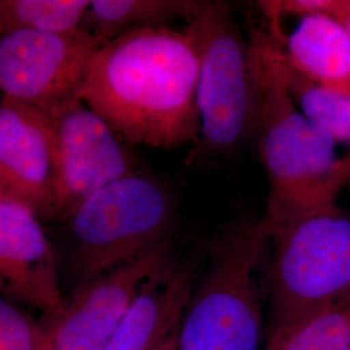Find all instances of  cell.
Returning a JSON list of instances; mask_svg holds the SVG:
<instances>
[{"label": "cell", "instance_id": "3957f363", "mask_svg": "<svg viewBox=\"0 0 350 350\" xmlns=\"http://www.w3.org/2000/svg\"><path fill=\"white\" fill-rule=\"evenodd\" d=\"M270 232L244 217L211 240L178 327L179 350H262L269 308Z\"/></svg>", "mask_w": 350, "mask_h": 350}, {"label": "cell", "instance_id": "5bb4252c", "mask_svg": "<svg viewBox=\"0 0 350 350\" xmlns=\"http://www.w3.org/2000/svg\"><path fill=\"white\" fill-rule=\"evenodd\" d=\"M258 30L276 75L297 109L336 144H350L349 96L322 88L301 75L288 62L283 39L270 30Z\"/></svg>", "mask_w": 350, "mask_h": 350}, {"label": "cell", "instance_id": "44dd1931", "mask_svg": "<svg viewBox=\"0 0 350 350\" xmlns=\"http://www.w3.org/2000/svg\"><path fill=\"white\" fill-rule=\"evenodd\" d=\"M344 159H345L347 165H348V186H350V153L347 157H344Z\"/></svg>", "mask_w": 350, "mask_h": 350}, {"label": "cell", "instance_id": "9c48e42d", "mask_svg": "<svg viewBox=\"0 0 350 350\" xmlns=\"http://www.w3.org/2000/svg\"><path fill=\"white\" fill-rule=\"evenodd\" d=\"M50 117L56 147L52 222L59 224L88 196L139 170L129 144L81 99Z\"/></svg>", "mask_w": 350, "mask_h": 350}, {"label": "cell", "instance_id": "30bf717a", "mask_svg": "<svg viewBox=\"0 0 350 350\" xmlns=\"http://www.w3.org/2000/svg\"><path fill=\"white\" fill-rule=\"evenodd\" d=\"M56 147L50 116L0 100V195L20 201L43 224L53 221Z\"/></svg>", "mask_w": 350, "mask_h": 350}, {"label": "cell", "instance_id": "8992f818", "mask_svg": "<svg viewBox=\"0 0 350 350\" xmlns=\"http://www.w3.org/2000/svg\"><path fill=\"white\" fill-rule=\"evenodd\" d=\"M185 30L193 39L199 57L200 133L189 161L230 157L254 137L250 44L227 1L200 0Z\"/></svg>", "mask_w": 350, "mask_h": 350}, {"label": "cell", "instance_id": "ba28073f", "mask_svg": "<svg viewBox=\"0 0 350 350\" xmlns=\"http://www.w3.org/2000/svg\"><path fill=\"white\" fill-rule=\"evenodd\" d=\"M174 237L75 288L40 327L52 350H104L139 292L173 262Z\"/></svg>", "mask_w": 350, "mask_h": 350}, {"label": "cell", "instance_id": "2e32d148", "mask_svg": "<svg viewBox=\"0 0 350 350\" xmlns=\"http://www.w3.org/2000/svg\"><path fill=\"white\" fill-rule=\"evenodd\" d=\"M90 5L91 0H0V34L78 30Z\"/></svg>", "mask_w": 350, "mask_h": 350}, {"label": "cell", "instance_id": "7c38bea8", "mask_svg": "<svg viewBox=\"0 0 350 350\" xmlns=\"http://www.w3.org/2000/svg\"><path fill=\"white\" fill-rule=\"evenodd\" d=\"M199 265L179 254L139 292L104 350H156L178 331Z\"/></svg>", "mask_w": 350, "mask_h": 350}, {"label": "cell", "instance_id": "7402d4cb", "mask_svg": "<svg viewBox=\"0 0 350 350\" xmlns=\"http://www.w3.org/2000/svg\"><path fill=\"white\" fill-rule=\"evenodd\" d=\"M36 350H52L51 349L50 347H49V344L46 342V341H43L39 347H38L37 349Z\"/></svg>", "mask_w": 350, "mask_h": 350}, {"label": "cell", "instance_id": "8fae6325", "mask_svg": "<svg viewBox=\"0 0 350 350\" xmlns=\"http://www.w3.org/2000/svg\"><path fill=\"white\" fill-rule=\"evenodd\" d=\"M0 295L43 314L64 300L59 256L36 213L0 195Z\"/></svg>", "mask_w": 350, "mask_h": 350}, {"label": "cell", "instance_id": "4fadbf2b", "mask_svg": "<svg viewBox=\"0 0 350 350\" xmlns=\"http://www.w3.org/2000/svg\"><path fill=\"white\" fill-rule=\"evenodd\" d=\"M282 44L301 75L350 98V33L336 20L319 13L300 17Z\"/></svg>", "mask_w": 350, "mask_h": 350}, {"label": "cell", "instance_id": "9a60e30c", "mask_svg": "<svg viewBox=\"0 0 350 350\" xmlns=\"http://www.w3.org/2000/svg\"><path fill=\"white\" fill-rule=\"evenodd\" d=\"M199 5L200 0H92L81 29L103 47L135 30L186 24Z\"/></svg>", "mask_w": 350, "mask_h": 350}, {"label": "cell", "instance_id": "6da1fadb", "mask_svg": "<svg viewBox=\"0 0 350 350\" xmlns=\"http://www.w3.org/2000/svg\"><path fill=\"white\" fill-rule=\"evenodd\" d=\"M199 57L183 29L127 33L96 52L81 100L127 144L175 150L196 144Z\"/></svg>", "mask_w": 350, "mask_h": 350}, {"label": "cell", "instance_id": "e0dca14e", "mask_svg": "<svg viewBox=\"0 0 350 350\" xmlns=\"http://www.w3.org/2000/svg\"><path fill=\"white\" fill-rule=\"evenodd\" d=\"M280 350H350V297L308 321Z\"/></svg>", "mask_w": 350, "mask_h": 350}, {"label": "cell", "instance_id": "52a82bcc", "mask_svg": "<svg viewBox=\"0 0 350 350\" xmlns=\"http://www.w3.org/2000/svg\"><path fill=\"white\" fill-rule=\"evenodd\" d=\"M99 49L82 29L0 34V92L52 116L81 99Z\"/></svg>", "mask_w": 350, "mask_h": 350}, {"label": "cell", "instance_id": "5b68a950", "mask_svg": "<svg viewBox=\"0 0 350 350\" xmlns=\"http://www.w3.org/2000/svg\"><path fill=\"white\" fill-rule=\"evenodd\" d=\"M175 218L172 192L140 172L88 196L59 222L70 291L174 237Z\"/></svg>", "mask_w": 350, "mask_h": 350}, {"label": "cell", "instance_id": "277c9868", "mask_svg": "<svg viewBox=\"0 0 350 350\" xmlns=\"http://www.w3.org/2000/svg\"><path fill=\"white\" fill-rule=\"evenodd\" d=\"M269 308L262 350L350 297V214L338 206L269 230Z\"/></svg>", "mask_w": 350, "mask_h": 350}, {"label": "cell", "instance_id": "ffe728a7", "mask_svg": "<svg viewBox=\"0 0 350 350\" xmlns=\"http://www.w3.org/2000/svg\"><path fill=\"white\" fill-rule=\"evenodd\" d=\"M178 331L173 334L170 338H167L165 342H163L156 350H179L178 349V340H176Z\"/></svg>", "mask_w": 350, "mask_h": 350}, {"label": "cell", "instance_id": "7a4b0ae2", "mask_svg": "<svg viewBox=\"0 0 350 350\" xmlns=\"http://www.w3.org/2000/svg\"><path fill=\"white\" fill-rule=\"evenodd\" d=\"M256 95L254 137L267 178L263 219L269 230L338 206L348 165L336 143L297 109L283 88L256 29L250 43Z\"/></svg>", "mask_w": 350, "mask_h": 350}, {"label": "cell", "instance_id": "ac0fdd59", "mask_svg": "<svg viewBox=\"0 0 350 350\" xmlns=\"http://www.w3.org/2000/svg\"><path fill=\"white\" fill-rule=\"evenodd\" d=\"M43 341L40 323L0 295V350H36Z\"/></svg>", "mask_w": 350, "mask_h": 350}, {"label": "cell", "instance_id": "d6986e66", "mask_svg": "<svg viewBox=\"0 0 350 350\" xmlns=\"http://www.w3.org/2000/svg\"><path fill=\"white\" fill-rule=\"evenodd\" d=\"M319 13L332 17L350 33V0H321Z\"/></svg>", "mask_w": 350, "mask_h": 350}]
</instances>
